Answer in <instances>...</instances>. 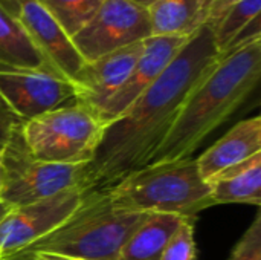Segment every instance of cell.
Masks as SVG:
<instances>
[{
	"mask_svg": "<svg viewBox=\"0 0 261 260\" xmlns=\"http://www.w3.org/2000/svg\"><path fill=\"white\" fill-rule=\"evenodd\" d=\"M214 28L193 34L167 67L135 103L104 127L87 179L93 188H109L132 172L150 164L187 98L220 60Z\"/></svg>",
	"mask_w": 261,
	"mask_h": 260,
	"instance_id": "1",
	"label": "cell"
},
{
	"mask_svg": "<svg viewBox=\"0 0 261 260\" xmlns=\"http://www.w3.org/2000/svg\"><path fill=\"white\" fill-rule=\"evenodd\" d=\"M261 77V38L220 57L187 98L150 162L184 159L222 126L254 92Z\"/></svg>",
	"mask_w": 261,
	"mask_h": 260,
	"instance_id": "2",
	"label": "cell"
},
{
	"mask_svg": "<svg viewBox=\"0 0 261 260\" xmlns=\"http://www.w3.org/2000/svg\"><path fill=\"white\" fill-rule=\"evenodd\" d=\"M148 216L118 210L112 204L109 188H93L61 225L0 260H29L38 254L75 260H119L124 244Z\"/></svg>",
	"mask_w": 261,
	"mask_h": 260,
	"instance_id": "3",
	"label": "cell"
},
{
	"mask_svg": "<svg viewBox=\"0 0 261 260\" xmlns=\"http://www.w3.org/2000/svg\"><path fill=\"white\" fill-rule=\"evenodd\" d=\"M109 192L118 210L176 215L193 221L216 205L211 187L200 176L193 156L150 162L119 179Z\"/></svg>",
	"mask_w": 261,
	"mask_h": 260,
	"instance_id": "4",
	"label": "cell"
},
{
	"mask_svg": "<svg viewBox=\"0 0 261 260\" xmlns=\"http://www.w3.org/2000/svg\"><path fill=\"white\" fill-rule=\"evenodd\" d=\"M106 123L92 107L72 100L24 121L20 127L29 153L43 162L89 164L101 141Z\"/></svg>",
	"mask_w": 261,
	"mask_h": 260,
	"instance_id": "5",
	"label": "cell"
},
{
	"mask_svg": "<svg viewBox=\"0 0 261 260\" xmlns=\"http://www.w3.org/2000/svg\"><path fill=\"white\" fill-rule=\"evenodd\" d=\"M20 127L2 152L5 187L0 201L17 208L54 198L67 190L93 188L87 179V164L69 166L35 159L23 141Z\"/></svg>",
	"mask_w": 261,
	"mask_h": 260,
	"instance_id": "6",
	"label": "cell"
},
{
	"mask_svg": "<svg viewBox=\"0 0 261 260\" xmlns=\"http://www.w3.org/2000/svg\"><path fill=\"white\" fill-rule=\"evenodd\" d=\"M148 37L151 25L147 8L127 0H104L92 18L72 35V41L84 61H92Z\"/></svg>",
	"mask_w": 261,
	"mask_h": 260,
	"instance_id": "7",
	"label": "cell"
},
{
	"mask_svg": "<svg viewBox=\"0 0 261 260\" xmlns=\"http://www.w3.org/2000/svg\"><path fill=\"white\" fill-rule=\"evenodd\" d=\"M93 188H73L54 198L12 208L0 221V257L12 254L69 219Z\"/></svg>",
	"mask_w": 261,
	"mask_h": 260,
	"instance_id": "8",
	"label": "cell"
},
{
	"mask_svg": "<svg viewBox=\"0 0 261 260\" xmlns=\"http://www.w3.org/2000/svg\"><path fill=\"white\" fill-rule=\"evenodd\" d=\"M0 95L24 123L72 101L75 92L69 80L46 67H0Z\"/></svg>",
	"mask_w": 261,
	"mask_h": 260,
	"instance_id": "9",
	"label": "cell"
},
{
	"mask_svg": "<svg viewBox=\"0 0 261 260\" xmlns=\"http://www.w3.org/2000/svg\"><path fill=\"white\" fill-rule=\"evenodd\" d=\"M15 15L47 66L72 83L86 63L72 37L38 0H17Z\"/></svg>",
	"mask_w": 261,
	"mask_h": 260,
	"instance_id": "10",
	"label": "cell"
},
{
	"mask_svg": "<svg viewBox=\"0 0 261 260\" xmlns=\"http://www.w3.org/2000/svg\"><path fill=\"white\" fill-rule=\"evenodd\" d=\"M144 41L125 46L92 61H86L72 80L75 101L99 113L106 103L122 87L135 63L141 57Z\"/></svg>",
	"mask_w": 261,
	"mask_h": 260,
	"instance_id": "11",
	"label": "cell"
},
{
	"mask_svg": "<svg viewBox=\"0 0 261 260\" xmlns=\"http://www.w3.org/2000/svg\"><path fill=\"white\" fill-rule=\"evenodd\" d=\"M188 38L190 37L151 35L144 40V49L141 52V57L135 63L128 78L99 110V116L106 123V126L119 118L135 103V100L154 83V80L161 75V72L167 67V64L179 52V49Z\"/></svg>",
	"mask_w": 261,
	"mask_h": 260,
	"instance_id": "12",
	"label": "cell"
},
{
	"mask_svg": "<svg viewBox=\"0 0 261 260\" xmlns=\"http://www.w3.org/2000/svg\"><path fill=\"white\" fill-rule=\"evenodd\" d=\"M261 153V118H252L237 123L223 138L196 158L200 176L210 182L220 172L234 167Z\"/></svg>",
	"mask_w": 261,
	"mask_h": 260,
	"instance_id": "13",
	"label": "cell"
},
{
	"mask_svg": "<svg viewBox=\"0 0 261 260\" xmlns=\"http://www.w3.org/2000/svg\"><path fill=\"white\" fill-rule=\"evenodd\" d=\"M214 0H156L148 11L151 35L191 37L208 25Z\"/></svg>",
	"mask_w": 261,
	"mask_h": 260,
	"instance_id": "14",
	"label": "cell"
},
{
	"mask_svg": "<svg viewBox=\"0 0 261 260\" xmlns=\"http://www.w3.org/2000/svg\"><path fill=\"white\" fill-rule=\"evenodd\" d=\"M211 198L219 204L261 205V153L220 172L210 182Z\"/></svg>",
	"mask_w": 261,
	"mask_h": 260,
	"instance_id": "15",
	"label": "cell"
},
{
	"mask_svg": "<svg viewBox=\"0 0 261 260\" xmlns=\"http://www.w3.org/2000/svg\"><path fill=\"white\" fill-rule=\"evenodd\" d=\"M0 67L50 69L21 21L0 2ZM52 70V69H50Z\"/></svg>",
	"mask_w": 261,
	"mask_h": 260,
	"instance_id": "16",
	"label": "cell"
},
{
	"mask_svg": "<svg viewBox=\"0 0 261 260\" xmlns=\"http://www.w3.org/2000/svg\"><path fill=\"white\" fill-rule=\"evenodd\" d=\"M185 219L153 213L124 244L119 260H161L168 239Z\"/></svg>",
	"mask_w": 261,
	"mask_h": 260,
	"instance_id": "17",
	"label": "cell"
},
{
	"mask_svg": "<svg viewBox=\"0 0 261 260\" xmlns=\"http://www.w3.org/2000/svg\"><path fill=\"white\" fill-rule=\"evenodd\" d=\"M261 0H243L232 8H229L222 18L213 26L216 43L220 51V55H223L234 40L246 29L249 25L260 18Z\"/></svg>",
	"mask_w": 261,
	"mask_h": 260,
	"instance_id": "18",
	"label": "cell"
},
{
	"mask_svg": "<svg viewBox=\"0 0 261 260\" xmlns=\"http://www.w3.org/2000/svg\"><path fill=\"white\" fill-rule=\"evenodd\" d=\"M72 37L98 11L104 0H38Z\"/></svg>",
	"mask_w": 261,
	"mask_h": 260,
	"instance_id": "19",
	"label": "cell"
},
{
	"mask_svg": "<svg viewBox=\"0 0 261 260\" xmlns=\"http://www.w3.org/2000/svg\"><path fill=\"white\" fill-rule=\"evenodd\" d=\"M196 222L193 219H185L174 234L168 239L161 260H199L197 245L194 239Z\"/></svg>",
	"mask_w": 261,
	"mask_h": 260,
	"instance_id": "20",
	"label": "cell"
},
{
	"mask_svg": "<svg viewBox=\"0 0 261 260\" xmlns=\"http://www.w3.org/2000/svg\"><path fill=\"white\" fill-rule=\"evenodd\" d=\"M228 260H261V211H257Z\"/></svg>",
	"mask_w": 261,
	"mask_h": 260,
	"instance_id": "21",
	"label": "cell"
},
{
	"mask_svg": "<svg viewBox=\"0 0 261 260\" xmlns=\"http://www.w3.org/2000/svg\"><path fill=\"white\" fill-rule=\"evenodd\" d=\"M23 124V120H20L14 110L8 106V103L0 95V153L9 143L14 132Z\"/></svg>",
	"mask_w": 261,
	"mask_h": 260,
	"instance_id": "22",
	"label": "cell"
},
{
	"mask_svg": "<svg viewBox=\"0 0 261 260\" xmlns=\"http://www.w3.org/2000/svg\"><path fill=\"white\" fill-rule=\"evenodd\" d=\"M240 2H243V0H214V3H213V6H211L208 25L214 26L229 8H232L234 5H237V3H240Z\"/></svg>",
	"mask_w": 261,
	"mask_h": 260,
	"instance_id": "23",
	"label": "cell"
},
{
	"mask_svg": "<svg viewBox=\"0 0 261 260\" xmlns=\"http://www.w3.org/2000/svg\"><path fill=\"white\" fill-rule=\"evenodd\" d=\"M29 260H75V259H66V257H58V256H52V254H38L34 256Z\"/></svg>",
	"mask_w": 261,
	"mask_h": 260,
	"instance_id": "24",
	"label": "cell"
},
{
	"mask_svg": "<svg viewBox=\"0 0 261 260\" xmlns=\"http://www.w3.org/2000/svg\"><path fill=\"white\" fill-rule=\"evenodd\" d=\"M3 187H5V166H3V159H2V153H0V199H2Z\"/></svg>",
	"mask_w": 261,
	"mask_h": 260,
	"instance_id": "25",
	"label": "cell"
},
{
	"mask_svg": "<svg viewBox=\"0 0 261 260\" xmlns=\"http://www.w3.org/2000/svg\"><path fill=\"white\" fill-rule=\"evenodd\" d=\"M127 2H132L138 6H142V8H150L156 0H127Z\"/></svg>",
	"mask_w": 261,
	"mask_h": 260,
	"instance_id": "26",
	"label": "cell"
},
{
	"mask_svg": "<svg viewBox=\"0 0 261 260\" xmlns=\"http://www.w3.org/2000/svg\"><path fill=\"white\" fill-rule=\"evenodd\" d=\"M11 210H12V207H9V205H8V204H5L3 201H0V221H2V219H3L9 211H11Z\"/></svg>",
	"mask_w": 261,
	"mask_h": 260,
	"instance_id": "27",
	"label": "cell"
},
{
	"mask_svg": "<svg viewBox=\"0 0 261 260\" xmlns=\"http://www.w3.org/2000/svg\"><path fill=\"white\" fill-rule=\"evenodd\" d=\"M11 12H14L15 14V3H17V0H0Z\"/></svg>",
	"mask_w": 261,
	"mask_h": 260,
	"instance_id": "28",
	"label": "cell"
}]
</instances>
